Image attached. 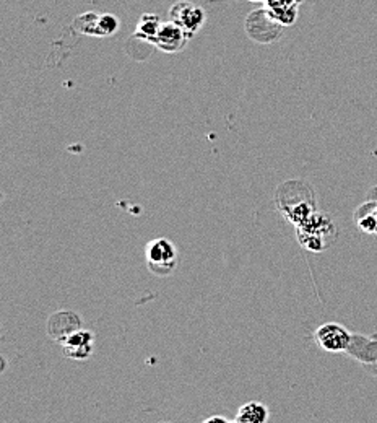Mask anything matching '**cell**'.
<instances>
[{"label":"cell","mask_w":377,"mask_h":423,"mask_svg":"<svg viewBox=\"0 0 377 423\" xmlns=\"http://www.w3.org/2000/svg\"><path fill=\"white\" fill-rule=\"evenodd\" d=\"M281 25L271 10L257 8L254 12H250L246 18V32L250 36V39L257 43H273L281 36Z\"/></svg>","instance_id":"6da1fadb"},{"label":"cell","mask_w":377,"mask_h":423,"mask_svg":"<svg viewBox=\"0 0 377 423\" xmlns=\"http://www.w3.org/2000/svg\"><path fill=\"white\" fill-rule=\"evenodd\" d=\"M329 233L336 235L334 223L320 214H313L304 223L298 225L299 243L309 251H324L329 248V243L324 241V236L327 238Z\"/></svg>","instance_id":"7a4b0ae2"},{"label":"cell","mask_w":377,"mask_h":423,"mask_svg":"<svg viewBox=\"0 0 377 423\" xmlns=\"http://www.w3.org/2000/svg\"><path fill=\"white\" fill-rule=\"evenodd\" d=\"M147 264L155 275L168 277L178 264V249L169 240H153L147 246Z\"/></svg>","instance_id":"3957f363"},{"label":"cell","mask_w":377,"mask_h":423,"mask_svg":"<svg viewBox=\"0 0 377 423\" xmlns=\"http://www.w3.org/2000/svg\"><path fill=\"white\" fill-rule=\"evenodd\" d=\"M314 339L319 347L330 354H339L350 349L351 334L350 331L336 322H327L315 331Z\"/></svg>","instance_id":"277c9868"},{"label":"cell","mask_w":377,"mask_h":423,"mask_svg":"<svg viewBox=\"0 0 377 423\" xmlns=\"http://www.w3.org/2000/svg\"><path fill=\"white\" fill-rule=\"evenodd\" d=\"M169 20L184 28V32L192 36L204 27L205 13L197 5L190 2H176L169 10Z\"/></svg>","instance_id":"5b68a950"},{"label":"cell","mask_w":377,"mask_h":423,"mask_svg":"<svg viewBox=\"0 0 377 423\" xmlns=\"http://www.w3.org/2000/svg\"><path fill=\"white\" fill-rule=\"evenodd\" d=\"M94 337L90 331L78 329L62 342V352L67 359L87 360L93 355Z\"/></svg>","instance_id":"8992f818"},{"label":"cell","mask_w":377,"mask_h":423,"mask_svg":"<svg viewBox=\"0 0 377 423\" xmlns=\"http://www.w3.org/2000/svg\"><path fill=\"white\" fill-rule=\"evenodd\" d=\"M189 34L184 32L183 27H179L178 23H174L173 20L166 22L159 28V33L155 41V46L162 49L164 53H178L180 49H184L185 43L189 41Z\"/></svg>","instance_id":"52a82bcc"},{"label":"cell","mask_w":377,"mask_h":423,"mask_svg":"<svg viewBox=\"0 0 377 423\" xmlns=\"http://www.w3.org/2000/svg\"><path fill=\"white\" fill-rule=\"evenodd\" d=\"M82 321L73 311H57L48 321V334L55 340L64 342L70 334L80 329Z\"/></svg>","instance_id":"ba28073f"},{"label":"cell","mask_w":377,"mask_h":423,"mask_svg":"<svg viewBox=\"0 0 377 423\" xmlns=\"http://www.w3.org/2000/svg\"><path fill=\"white\" fill-rule=\"evenodd\" d=\"M377 202L376 200H368L363 205H360L355 212V220L358 228L363 233L377 235V216H376Z\"/></svg>","instance_id":"9c48e42d"},{"label":"cell","mask_w":377,"mask_h":423,"mask_svg":"<svg viewBox=\"0 0 377 423\" xmlns=\"http://www.w3.org/2000/svg\"><path fill=\"white\" fill-rule=\"evenodd\" d=\"M269 420V409L260 402H248L241 407L234 422L238 423H265Z\"/></svg>","instance_id":"30bf717a"},{"label":"cell","mask_w":377,"mask_h":423,"mask_svg":"<svg viewBox=\"0 0 377 423\" xmlns=\"http://www.w3.org/2000/svg\"><path fill=\"white\" fill-rule=\"evenodd\" d=\"M162 22H159L158 15H152V13H145L140 17V22L137 23V28H135V36L147 39V41L153 43L157 41V36L159 33V28H162Z\"/></svg>","instance_id":"8fae6325"},{"label":"cell","mask_w":377,"mask_h":423,"mask_svg":"<svg viewBox=\"0 0 377 423\" xmlns=\"http://www.w3.org/2000/svg\"><path fill=\"white\" fill-rule=\"evenodd\" d=\"M75 28L83 34L101 36V29H99V15L94 12H87L77 17V20H75Z\"/></svg>","instance_id":"7c38bea8"},{"label":"cell","mask_w":377,"mask_h":423,"mask_svg":"<svg viewBox=\"0 0 377 423\" xmlns=\"http://www.w3.org/2000/svg\"><path fill=\"white\" fill-rule=\"evenodd\" d=\"M119 20L114 15H99V29H101V36H111L118 32Z\"/></svg>","instance_id":"4fadbf2b"},{"label":"cell","mask_w":377,"mask_h":423,"mask_svg":"<svg viewBox=\"0 0 377 423\" xmlns=\"http://www.w3.org/2000/svg\"><path fill=\"white\" fill-rule=\"evenodd\" d=\"M212 422H231V420H228L226 419V417H223V415H215V417H208V419H205V423H212Z\"/></svg>","instance_id":"5bb4252c"},{"label":"cell","mask_w":377,"mask_h":423,"mask_svg":"<svg viewBox=\"0 0 377 423\" xmlns=\"http://www.w3.org/2000/svg\"><path fill=\"white\" fill-rule=\"evenodd\" d=\"M376 216H377V209H376Z\"/></svg>","instance_id":"9a60e30c"}]
</instances>
